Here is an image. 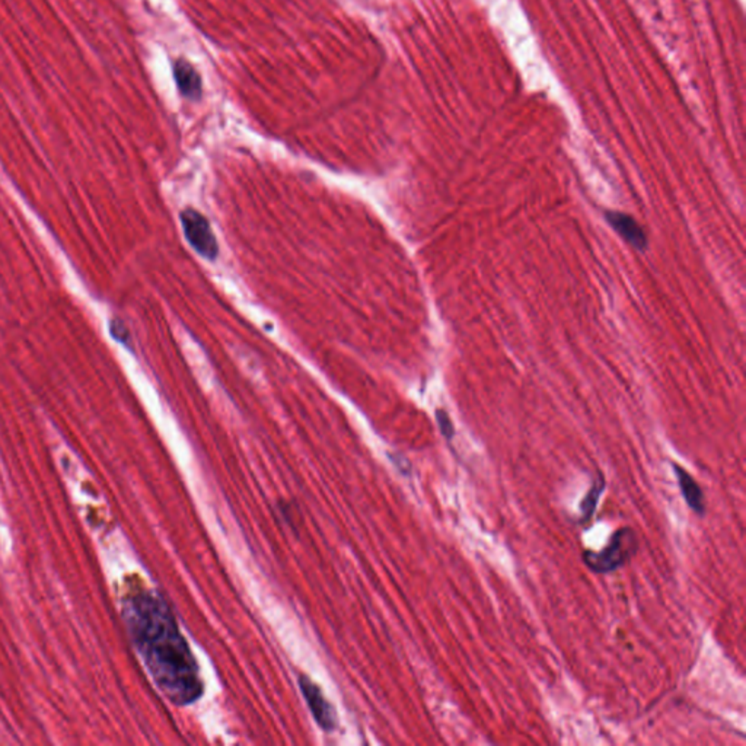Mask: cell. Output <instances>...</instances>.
I'll return each mask as SVG.
<instances>
[{"label": "cell", "mask_w": 746, "mask_h": 746, "mask_svg": "<svg viewBox=\"0 0 746 746\" xmlns=\"http://www.w3.org/2000/svg\"><path fill=\"white\" fill-rule=\"evenodd\" d=\"M123 613L134 646L163 695L177 706L197 702L203 682L170 606L144 592L127 599Z\"/></svg>", "instance_id": "6da1fadb"}, {"label": "cell", "mask_w": 746, "mask_h": 746, "mask_svg": "<svg viewBox=\"0 0 746 746\" xmlns=\"http://www.w3.org/2000/svg\"><path fill=\"white\" fill-rule=\"evenodd\" d=\"M639 551V536L634 529L623 526L611 535L610 541L603 551L584 550L582 560L584 565L598 574L613 573L627 564L635 553Z\"/></svg>", "instance_id": "7a4b0ae2"}, {"label": "cell", "mask_w": 746, "mask_h": 746, "mask_svg": "<svg viewBox=\"0 0 746 746\" xmlns=\"http://www.w3.org/2000/svg\"><path fill=\"white\" fill-rule=\"evenodd\" d=\"M182 223L190 245L201 257L213 261L218 257L219 245L209 221L200 211L187 209L182 213Z\"/></svg>", "instance_id": "3957f363"}, {"label": "cell", "mask_w": 746, "mask_h": 746, "mask_svg": "<svg viewBox=\"0 0 746 746\" xmlns=\"http://www.w3.org/2000/svg\"><path fill=\"white\" fill-rule=\"evenodd\" d=\"M299 687L318 726L326 731H334L337 726L336 712L333 706L327 702L319 687L307 676H300Z\"/></svg>", "instance_id": "277c9868"}, {"label": "cell", "mask_w": 746, "mask_h": 746, "mask_svg": "<svg viewBox=\"0 0 746 746\" xmlns=\"http://www.w3.org/2000/svg\"><path fill=\"white\" fill-rule=\"evenodd\" d=\"M606 222L610 223L615 232L620 235L628 245H632L637 251H644L647 248V235L643 228L637 223L633 216L617 211H605Z\"/></svg>", "instance_id": "5b68a950"}, {"label": "cell", "mask_w": 746, "mask_h": 746, "mask_svg": "<svg viewBox=\"0 0 746 746\" xmlns=\"http://www.w3.org/2000/svg\"><path fill=\"white\" fill-rule=\"evenodd\" d=\"M672 466L683 500H685L691 510H694L695 514L702 516L706 512V500H704V493H702V487L688 473L687 469H683L678 464H673Z\"/></svg>", "instance_id": "8992f818"}, {"label": "cell", "mask_w": 746, "mask_h": 746, "mask_svg": "<svg viewBox=\"0 0 746 746\" xmlns=\"http://www.w3.org/2000/svg\"><path fill=\"white\" fill-rule=\"evenodd\" d=\"M174 78L180 93L185 98L199 100L201 96V91H203L201 89V79H200V74H197L196 69L189 62L182 59L178 60L177 64H174Z\"/></svg>", "instance_id": "52a82bcc"}, {"label": "cell", "mask_w": 746, "mask_h": 746, "mask_svg": "<svg viewBox=\"0 0 746 746\" xmlns=\"http://www.w3.org/2000/svg\"><path fill=\"white\" fill-rule=\"evenodd\" d=\"M605 476L603 474L598 473V476H594L591 488L580 503V525L588 524L595 515L596 506H598L599 499H601V496L605 490Z\"/></svg>", "instance_id": "ba28073f"}, {"label": "cell", "mask_w": 746, "mask_h": 746, "mask_svg": "<svg viewBox=\"0 0 746 746\" xmlns=\"http://www.w3.org/2000/svg\"><path fill=\"white\" fill-rule=\"evenodd\" d=\"M437 425H439L440 433L444 435L445 439L452 440L455 437L454 425H452L449 414L445 410L437 411Z\"/></svg>", "instance_id": "9c48e42d"}]
</instances>
